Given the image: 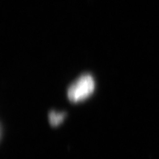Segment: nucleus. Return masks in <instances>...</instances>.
Returning <instances> with one entry per match:
<instances>
[{
  "label": "nucleus",
  "instance_id": "obj_2",
  "mask_svg": "<svg viewBox=\"0 0 159 159\" xmlns=\"http://www.w3.org/2000/svg\"><path fill=\"white\" fill-rule=\"evenodd\" d=\"M66 116V113H57L55 111H51L48 114L49 122L52 126H57L64 121Z\"/></svg>",
  "mask_w": 159,
  "mask_h": 159
},
{
  "label": "nucleus",
  "instance_id": "obj_1",
  "mask_svg": "<svg viewBox=\"0 0 159 159\" xmlns=\"http://www.w3.org/2000/svg\"><path fill=\"white\" fill-rule=\"evenodd\" d=\"M95 89V82L89 74H84L69 87L67 96L72 102L84 100L92 93Z\"/></svg>",
  "mask_w": 159,
  "mask_h": 159
}]
</instances>
